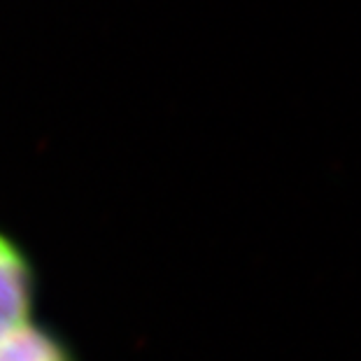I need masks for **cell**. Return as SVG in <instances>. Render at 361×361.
Wrapping results in <instances>:
<instances>
[{
  "instance_id": "obj_1",
  "label": "cell",
  "mask_w": 361,
  "mask_h": 361,
  "mask_svg": "<svg viewBox=\"0 0 361 361\" xmlns=\"http://www.w3.org/2000/svg\"><path fill=\"white\" fill-rule=\"evenodd\" d=\"M37 273L21 245L0 231V331L33 319Z\"/></svg>"
},
{
  "instance_id": "obj_2",
  "label": "cell",
  "mask_w": 361,
  "mask_h": 361,
  "mask_svg": "<svg viewBox=\"0 0 361 361\" xmlns=\"http://www.w3.org/2000/svg\"><path fill=\"white\" fill-rule=\"evenodd\" d=\"M0 361H78V357L56 331L30 319L0 331Z\"/></svg>"
}]
</instances>
